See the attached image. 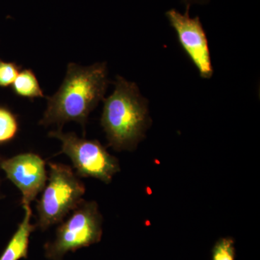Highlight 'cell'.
<instances>
[{"label": "cell", "mask_w": 260, "mask_h": 260, "mask_svg": "<svg viewBox=\"0 0 260 260\" xmlns=\"http://www.w3.org/2000/svg\"><path fill=\"white\" fill-rule=\"evenodd\" d=\"M12 89L18 96L30 100L45 97L35 73L30 69L20 71L12 85Z\"/></svg>", "instance_id": "9c48e42d"}, {"label": "cell", "mask_w": 260, "mask_h": 260, "mask_svg": "<svg viewBox=\"0 0 260 260\" xmlns=\"http://www.w3.org/2000/svg\"><path fill=\"white\" fill-rule=\"evenodd\" d=\"M189 5H186L184 14L175 9L168 10L166 16L177 32L181 47L190 58L205 79L211 78L213 73L208 39L199 17L191 18Z\"/></svg>", "instance_id": "8992f818"}, {"label": "cell", "mask_w": 260, "mask_h": 260, "mask_svg": "<svg viewBox=\"0 0 260 260\" xmlns=\"http://www.w3.org/2000/svg\"><path fill=\"white\" fill-rule=\"evenodd\" d=\"M49 174L37 203V227L45 231L63 221L83 201L85 187L73 169L64 164L49 162Z\"/></svg>", "instance_id": "3957f363"}, {"label": "cell", "mask_w": 260, "mask_h": 260, "mask_svg": "<svg viewBox=\"0 0 260 260\" xmlns=\"http://www.w3.org/2000/svg\"><path fill=\"white\" fill-rule=\"evenodd\" d=\"M183 2H184L186 5H189V6H190L191 4H206V3L209 2V0H183Z\"/></svg>", "instance_id": "4fadbf2b"}, {"label": "cell", "mask_w": 260, "mask_h": 260, "mask_svg": "<svg viewBox=\"0 0 260 260\" xmlns=\"http://www.w3.org/2000/svg\"><path fill=\"white\" fill-rule=\"evenodd\" d=\"M0 169L21 191L23 206L30 205L47 184L45 161L38 154H19L2 160Z\"/></svg>", "instance_id": "52a82bcc"}, {"label": "cell", "mask_w": 260, "mask_h": 260, "mask_svg": "<svg viewBox=\"0 0 260 260\" xmlns=\"http://www.w3.org/2000/svg\"><path fill=\"white\" fill-rule=\"evenodd\" d=\"M23 207L25 210L23 220L0 256V260H20L28 257L29 238L37 227L30 223L32 213L30 205Z\"/></svg>", "instance_id": "ba28073f"}, {"label": "cell", "mask_w": 260, "mask_h": 260, "mask_svg": "<svg viewBox=\"0 0 260 260\" xmlns=\"http://www.w3.org/2000/svg\"><path fill=\"white\" fill-rule=\"evenodd\" d=\"M18 118L8 108L0 107V145L9 143L18 135Z\"/></svg>", "instance_id": "30bf717a"}, {"label": "cell", "mask_w": 260, "mask_h": 260, "mask_svg": "<svg viewBox=\"0 0 260 260\" xmlns=\"http://www.w3.org/2000/svg\"><path fill=\"white\" fill-rule=\"evenodd\" d=\"M234 241L231 238H222L216 242L212 251L213 260L235 259Z\"/></svg>", "instance_id": "8fae6325"}, {"label": "cell", "mask_w": 260, "mask_h": 260, "mask_svg": "<svg viewBox=\"0 0 260 260\" xmlns=\"http://www.w3.org/2000/svg\"><path fill=\"white\" fill-rule=\"evenodd\" d=\"M109 83L107 64L88 67L70 63L59 90L47 98V107L39 124H56L75 121L85 129L90 113L103 100Z\"/></svg>", "instance_id": "6da1fadb"}, {"label": "cell", "mask_w": 260, "mask_h": 260, "mask_svg": "<svg viewBox=\"0 0 260 260\" xmlns=\"http://www.w3.org/2000/svg\"><path fill=\"white\" fill-rule=\"evenodd\" d=\"M20 71V67L16 63L0 59V87L7 88L13 85Z\"/></svg>", "instance_id": "7c38bea8"}, {"label": "cell", "mask_w": 260, "mask_h": 260, "mask_svg": "<svg viewBox=\"0 0 260 260\" xmlns=\"http://www.w3.org/2000/svg\"><path fill=\"white\" fill-rule=\"evenodd\" d=\"M103 219L97 203L83 200L68 220L58 227L55 239L44 246L51 260H61L65 254L100 242Z\"/></svg>", "instance_id": "277c9868"}, {"label": "cell", "mask_w": 260, "mask_h": 260, "mask_svg": "<svg viewBox=\"0 0 260 260\" xmlns=\"http://www.w3.org/2000/svg\"><path fill=\"white\" fill-rule=\"evenodd\" d=\"M101 122L115 150H129L139 143L148 126V110L136 84L116 78L114 92L104 100Z\"/></svg>", "instance_id": "7a4b0ae2"}, {"label": "cell", "mask_w": 260, "mask_h": 260, "mask_svg": "<svg viewBox=\"0 0 260 260\" xmlns=\"http://www.w3.org/2000/svg\"><path fill=\"white\" fill-rule=\"evenodd\" d=\"M2 160H3V159H2L1 158H0V164H1Z\"/></svg>", "instance_id": "5bb4252c"}, {"label": "cell", "mask_w": 260, "mask_h": 260, "mask_svg": "<svg viewBox=\"0 0 260 260\" xmlns=\"http://www.w3.org/2000/svg\"><path fill=\"white\" fill-rule=\"evenodd\" d=\"M49 136L60 140L61 150L58 154L69 157L78 177L95 178L108 184L119 172L118 160L97 140L80 138L61 129L51 131Z\"/></svg>", "instance_id": "5b68a950"}]
</instances>
